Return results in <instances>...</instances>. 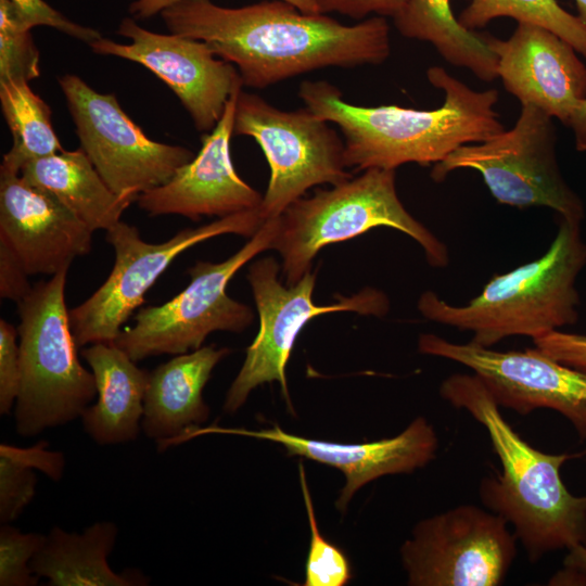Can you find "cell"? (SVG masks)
<instances>
[{
	"label": "cell",
	"instance_id": "7402d4cb",
	"mask_svg": "<svg viewBox=\"0 0 586 586\" xmlns=\"http://www.w3.org/2000/svg\"><path fill=\"white\" fill-rule=\"evenodd\" d=\"M117 526L95 522L82 534L53 527L30 561L35 575L52 586H137L148 585L140 572H114L107 558L114 548Z\"/></svg>",
	"mask_w": 586,
	"mask_h": 586
},
{
	"label": "cell",
	"instance_id": "8992f818",
	"mask_svg": "<svg viewBox=\"0 0 586 586\" xmlns=\"http://www.w3.org/2000/svg\"><path fill=\"white\" fill-rule=\"evenodd\" d=\"M67 270L37 282L17 303L21 386L14 418L24 437L79 418L97 395L94 375L78 359L69 324Z\"/></svg>",
	"mask_w": 586,
	"mask_h": 586
},
{
	"label": "cell",
	"instance_id": "8d00e7d4",
	"mask_svg": "<svg viewBox=\"0 0 586 586\" xmlns=\"http://www.w3.org/2000/svg\"><path fill=\"white\" fill-rule=\"evenodd\" d=\"M564 571L558 574L557 582H586V546H577L569 550L563 560ZM561 583V584H562Z\"/></svg>",
	"mask_w": 586,
	"mask_h": 586
},
{
	"label": "cell",
	"instance_id": "44dd1931",
	"mask_svg": "<svg viewBox=\"0 0 586 586\" xmlns=\"http://www.w3.org/2000/svg\"><path fill=\"white\" fill-rule=\"evenodd\" d=\"M81 356L95 380L98 400L80 416L85 432L99 445L135 441L141 430L150 371L139 368L114 343H93Z\"/></svg>",
	"mask_w": 586,
	"mask_h": 586
},
{
	"label": "cell",
	"instance_id": "f35d334b",
	"mask_svg": "<svg viewBox=\"0 0 586 586\" xmlns=\"http://www.w3.org/2000/svg\"><path fill=\"white\" fill-rule=\"evenodd\" d=\"M577 8V17L586 26V0H575Z\"/></svg>",
	"mask_w": 586,
	"mask_h": 586
},
{
	"label": "cell",
	"instance_id": "ac0fdd59",
	"mask_svg": "<svg viewBox=\"0 0 586 586\" xmlns=\"http://www.w3.org/2000/svg\"><path fill=\"white\" fill-rule=\"evenodd\" d=\"M92 233L49 192L18 174L0 170V241L29 276L68 269L76 257L90 252Z\"/></svg>",
	"mask_w": 586,
	"mask_h": 586
},
{
	"label": "cell",
	"instance_id": "4dcf8cb0",
	"mask_svg": "<svg viewBox=\"0 0 586 586\" xmlns=\"http://www.w3.org/2000/svg\"><path fill=\"white\" fill-rule=\"evenodd\" d=\"M8 1L29 28L49 26L88 44L102 37L97 29L71 21L43 0Z\"/></svg>",
	"mask_w": 586,
	"mask_h": 586
},
{
	"label": "cell",
	"instance_id": "836d02e7",
	"mask_svg": "<svg viewBox=\"0 0 586 586\" xmlns=\"http://www.w3.org/2000/svg\"><path fill=\"white\" fill-rule=\"evenodd\" d=\"M408 0H318L320 12H337L342 15L362 20L370 14L394 18Z\"/></svg>",
	"mask_w": 586,
	"mask_h": 586
},
{
	"label": "cell",
	"instance_id": "d6986e66",
	"mask_svg": "<svg viewBox=\"0 0 586 586\" xmlns=\"http://www.w3.org/2000/svg\"><path fill=\"white\" fill-rule=\"evenodd\" d=\"M498 60V77L521 103L534 105L566 125L586 98V66L571 44L552 31L518 23L507 40L486 35Z\"/></svg>",
	"mask_w": 586,
	"mask_h": 586
},
{
	"label": "cell",
	"instance_id": "52a82bcc",
	"mask_svg": "<svg viewBox=\"0 0 586 586\" xmlns=\"http://www.w3.org/2000/svg\"><path fill=\"white\" fill-rule=\"evenodd\" d=\"M278 230L279 217L267 219L226 260L198 262L188 270L191 282L183 291L160 306L139 309L135 324L122 330L114 344L137 362L152 356L195 351L214 331H244L253 322V311L231 298L226 289L249 260L272 247Z\"/></svg>",
	"mask_w": 586,
	"mask_h": 586
},
{
	"label": "cell",
	"instance_id": "83f0119b",
	"mask_svg": "<svg viewBox=\"0 0 586 586\" xmlns=\"http://www.w3.org/2000/svg\"><path fill=\"white\" fill-rule=\"evenodd\" d=\"M300 482L310 528L305 563L304 586H343L353 577L345 553L320 533L303 463L298 464Z\"/></svg>",
	"mask_w": 586,
	"mask_h": 586
},
{
	"label": "cell",
	"instance_id": "484cf974",
	"mask_svg": "<svg viewBox=\"0 0 586 586\" xmlns=\"http://www.w3.org/2000/svg\"><path fill=\"white\" fill-rule=\"evenodd\" d=\"M49 443L40 441L31 447L0 445V521H14L31 502L36 491L37 469L53 481L64 472L65 457L48 449Z\"/></svg>",
	"mask_w": 586,
	"mask_h": 586
},
{
	"label": "cell",
	"instance_id": "d6a6232c",
	"mask_svg": "<svg viewBox=\"0 0 586 586\" xmlns=\"http://www.w3.org/2000/svg\"><path fill=\"white\" fill-rule=\"evenodd\" d=\"M537 349L550 358L586 370V335L553 330L533 339Z\"/></svg>",
	"mask_w": 586,
	"mask_h": 586
},
{
	"label": "cell",
	"instance_id": "277c9868",
	"mask_svg": "<svg viewBox=\"0 0 586 586\" xmlns=\"http://www.w3.org/2000/svg\"><path fill=\"white\" fill-rule=\"evenodd\" d=\"M585 264L581 222L561 219L540 257L495 275L466 305L449 304L426 291L418 309L431 321L472 332L471 342L484 347L509 336L535 339L577 321L575 282Z\"/></svg>",
	"mask_w": 586,
	"mask_h": 586
},
{
	"label": "cell",
	"instance_id": "9c48e42d",
	"mask_svg": "<svg viewBox=\"0 0 586 586\" xmlns=\"http://www.w3.org/2000/svg\"><path fill=\"white\" fill-rule=\"evenodd\" d=\"M264 222L258 207L186 228L162 243H149L137 227L118 221L105 237L115 252L111 273L89 298L68 311L77 347L114 343L123 324L144 303L146 291L179 254L220 234L253 237Z\"/></svg>",
	"mask_w": 586,
	"mask_h": 586
},
{
	"label": "cell",
	"instance_id": "5b68a950",
	"mask_svg": "<svg viewBox=\"0 0 586 586\" xmlns=\"http://www.w3.org/2000/svg\"><path fill=\"white\" fill-rule=\"evenodd\" d=\"M329 190L300 198L279 217L271 249L282 258L288 286L310 271L317 253L331 243L346 241L375 227H391L411 237L435 268L449 263L447 246L415 219L400 202L395 169L369 168Z\"/></svg>",
	"mask_w": 586,
	"mask_h": 586
},
{
	"label": "cell",
	"instance_id": "7a4b0ae2",
	"mask_svg": "<svg viewBox=\"0 0 586 586\" xmlns=\"http://www.w3.org/2000/svg\"><path fill=\"white\" fill-rule=\"evenodd\" d=\"M426 76L445 93L444 104L434 110L351 104L337 87L323 80L303 81L298 95L307 110L340 127L345 166L355 170L437 164L458 148L505 130L494 109L496 89H471L441 66L430 67Z\"/></svg>",
	"mask_w": 586,
	"mask_h": 586
},
{
	"label": "cell",
	"instance_id": "ffe728a7",
	"mask_svg": "<svg viewBox=\"0 0 586 586\" xmlns=\"http://www.w3.org/2000/svg\"><path fill=\"white\" fill-rule=\"evenodd\" d=\"M227 347L202 346L175 355L150 372L143 402L141 430L158 450L180 443L189 431L200 428L209 415L202 392Z\"/></svg>",
	"mask_w": 586,
	"mask_h": 586
},
{
	"label": "cell",
	"instance_id": "74e56055",
	"mask_svg": "<svg viewBox=\"0 0 586 586\" xmlns=\"http://www.w3.org/2000/svg\"><path fill=\"white\" fill-rule=\"evenodd\" d=\"M566 125L574 132L576 150L586 151V98L574 105Z\"/></svg>",
	"mask_w": 586,
	"mask_h": 586
},
{
	"label": "cell",
	"instance_id": "e0dca14e",
	"mask_svg": "<svg viewBox=\"0 0 586 586\" xmlns=\"http://www.w3.org/2000/svg\"><path fill=\"white\" fill-rule=\"evenodd\" d=\"M225 433L267 440L282 445L289 455L304 457L339 469L345 476L335 506L345 511L354 494L367 483L387 474L409 473L435 458L438 441L423 417L415 419L402 433L390 438L358 444H341L291 434L279 425L262 430L196 428L190 437Z\"/></svg>",
	"mask_w": 586,
	"mask_h": 586
},
{
	"label": "cell",
	"instance_id": "4316f807",
	"mask_svg": "<svg viewBox=\"0 0 586 586\" xmlns=\"http://www.w3.org/2000/svg\"><path fill=\"white\" fill-rule=\"evenodd\" d=\"M501 16L544 27L586 58V26L577 15L565 11L556 0H471L460 13L458 22L466 29L474 31Z\"/></svg>",
	"mask_w": 586,
	"mask_h": 586
},
{
	"label": "cell",
	"instance_id": "ba28073f",
	"mask_svg": "<svg viewBox=\"0 0 586 586\" xmlns=\"http://www.w3.org/2000/svg\"><path fill=\"white\" fill-rule=\"evenodd\" d=\"M462 168L477 170L500 204L549 207L570 221L581 222L584 217L582 200L558 166L552 117L534 105H522L510 130L455 150L434 165L431 177L440 182Z\"/></svg>",
	"mask_w": 586,
	"mask_h": 586
},
{
	"label": "cell",
	"instance_id": "8fae6325",
	"mask_svg": "<svg viewBox=\"0 0 586 586\" xmlns=\"http://www.w3.org/2000/svg\"><path fill=\"white\" fill-rule=\"evenodd\" d=\"M279 264L272 257L254 262L247 272L259 315V331L246 349L244 362L230 385L224 411L233 413L250 393L264 383L279 382L291 408L285 367L295 340L313 318L334 311L353 310L362 315L383 316L388 311L386 295L367 288L332 305L319 306L313 301L316 275L308 271L295 284L284 286L278 279Z\"/></svg>",
	"mask_w": 586,
	"mask_h": 586
},
{
	"label": "cell",
	"instance_id": "2e32d148",
	"mask_svg": "<svg viewBox=\"0 0 586 586\" xmlns=\"http://www.w3.org/2000/svg\"><path fill=\"white\" fill-rule=\"evenodd\" d=\"M237 89L209 133L202 137L195 157L181 166L164 184L138 195V206L150 216L181 215L192 220L201 216L225 217L258 208L263 196L237 174L231 155Z\"/></svg>",
	"mask_w": 586,
	"mask_h": 586
},
{
	"label": "cell",
	"instance_id": "9a60e30c",
	"mask_svg": "<svg viewBox=\"0 0 586 586\" xmlns=\"http://www.w3.org/2000/svg\"><path fill=\"white\" fill-rule=\"evenodd\" d=\"M116 34L130 42L101 37L89 47L97 54L122 58L150 69L177 95L201 132L214 129L230 95L243 86L238 68L216 59L204 41L148 30L133 17L123 18Z\"/></svg>",
	"mask_w": 586,
	"mask_h": 586
},
{
	"label": "cell",
	"instance_id": "d590c367",
	"mask_svg": "<svg viewBox=\"0 0 586 586\" xmlns=\"http://www.w3.org/2000/svg\"><path fill=\"white\" fill-rule=\"evenodd\" d=\"M129 13L135 20H143L160 14L164 9L177 0H129ZM300 11L309 14H322L318 0H282Z\"/></svg>",
	"mask_w": 586,
	"mask_h": 586
},
{
	"label": "cell",
	"instance_id": "d4e9b609",
	"mask_svg": "<svg viewBox=\"0 0 586 586\" xmlns=\"http://www.w3.org/2000/svg\"><path fill=\"white\" fill-rule=\"evenodd\" d=\"M0 104L12 135V146L3 155L1 171L20 175L27 163L63 151L52 127L50 106L28 81H0Z\"/></svg>",
	"mask_w": 586,
	"mask_h": 586
},
{
	"label": "cell",
	"instance_id": "cb8c5ba5",
	"mask_svg": "<svg viewBox=\"0 0 586 586\" xmlns=\"http://www.w3.org/2000/svg\"><path fill=\"white\" fill-rule=\"evenodd\" d=\"M393 21L404 37L430 42L449 64L470 69L484 81L498 77V60L486 35L461 26L450 0H408Z\"/></svg>",
	"mask_w": 586,
	"mask_h": 586
},
{
	"label": "cell",
	"instance_id": "f1b7e54d",
	"mask_svg": "<svg viewBox=\"0 0 586 586\" xmlns=\"http://www.w3.org/2000/svg\"><path fill=\"white\" fill-rule=\"evenodd\" d=\"M8 0H0V81H30L40 76L39 51Z\"/></svg>",
	"mask_w": 586,
	"mask_h": 586
},
{
	"label": "cell",
	"instance_id": "6da1fadb",
	"mask_svg": "<svg viewBox=\"0 0 586 586\" xmlns=\"http://www.w3.org/2000/svg\"><path fill=\"white\" fill-rule=\"evenodd\" d=\"M169 33L206 42L238 68L244 86L265 88L329 66L379 65L391 53L383 16L344 25L282 1L225 8L177 0L160 13Z\"/></svg>",
	"mask_w": 586,
	"mask_h": 586
},
{
	"label": "cell",
	"instance_id": "4fadbf2b",
	"mask_svg": "<svg viewBox=\"0 0 586 586\" xmlns=\"http://www.w3.org/2000/svg\"><path fill=\"white\" fill-rule=\"evenodd\" d=\"M517 540L501 515L474 505L424 519L400 548L408 585H499L515 558Z\"/></svg>",
	"mask_w": 586,
	"mask_h": 586
},
{
	"label": "cell",
	"instance_id": "f546056e",
	"mask_svg": "<svg viewBox=\"0 0 586 586\" xmlns=\"http://www.w3.org/2000/svg\"><path fill=\"white\" fill-rule=\"evenodd\" d=\"M46 535L24 533L5 523L0 528V585L35 586L38 576L30 561L41 547Z\"/></svg>",
	"mask_w": 586,
	"mask_h": 586
},
{
	"label": "cell",
	"instance_id": "7c38bea8",
	"mask_svg": "<svg viewBox=\"0 0 586 586\" xmlns=\"http://www.w3.org/2000/svg\"><path fill=\"white\" fill-rule=\"evenodd\" d=\"M59 85L80 149L115 194L136 201L195 157L184 146L151 140L123 111L115 94L100 93L74 74L60 76Z\"/></svg>",
	"mask_w": 586,
	"mask_h": 586
},
{
	"label": "cell",
	"instance_id": "603a6c76",
	"mask_svg": "<svg viewBox=\"0 0 586 586\" xmlns=\"http://www.w3.org/2000/svg\"><path fill=\"white\" fill-rule=\"evenodd\" d=\"M20 175L53 195L93 231L114 227L133 202L109 188L80 148L29 162Z\"/></svg>",
	"mask_w": 586,
	"mask_h": 586
},
{
	"label": "cell",
	"instance_id": "1f68e13d",
	"mask_svg": "<svg viewBox=\"0 0 586 586\" xmlns=\"http://www.w3.org/2000/svg\"><path fill=\"white\" fill-rule=\"evenodd\" d=\"M18 331L0 320V413L9 415L16 403L21 386Z\"/></svg>",
	"mask_w": 586,
	"mask_h": 586
},
{
	"label": "cell",
	"instance_id": "5bb4252c",
	"mask_svg": "<svg viewBox=\"0 0 586 586\" xmlns=\"http://www.w3.org/2000/svg\"><path fill=\"white\" fill-rule=\"evenodd\" d=\"M423 354L458 362L473 371L499 407L527 415L547 408L560 412L586 440V370L563 365L539 349L500 352L472 342L454 343L421 334Z\"/></svg>",
	"mask_w": 586,
	"mask_h": 586
},
{
	"label": "cell",
	"instance_id": "30bf717a",
	"mask_svg": "<svg viewBox=\"0 0 586 586\" xmlns=\"http://www.w3.org/2000/svg\"><path fill=\"white\" fill-rule=\"evenodd\" d=\"M233 135L254 138L269 164L270 179L259 206L265 220L280 217L314 186H336L352 178L344 142L329 122L306 107L282 111L241 90Z\"/></svg>",
	"mask_w": 586,
	"mask_h": 586
},
{
	"label": "cell",
	"instance_id": "e575fe53",
	"mask_svg": "<svg viewBox=\"0 0 586 586\" xmlns=\"http://www.w3.org/2000/svg\"><path fill=\"white\" fill-rule=\"evenodd\" d=\"M28 273L15 253L0 241V296L18 303L31 290Z\"/></svg>",
	"mask_w": 586,
	"mask_h": 586
},
{
	"label": "cell",
	"instance_id": "3957f363",
	"mask_svg": "<svg viewBox=\"0 0 586 586\" xmlns=\"http://www.w3.org/2000/svg\"><path fill=\"white\" fill-rule=\"evenodd\" d=\"M440 393L486 429L501 472L483 479L480 497L513 526L528 559L535 562L550 551L586 546V495L571 494L560 476L561 466L584 453L553 455L531 446L505 420L474 373L451 374Z\"/></svg>",
	"mask_w": 586,
	"mask_h": 586
}]
</instances>
